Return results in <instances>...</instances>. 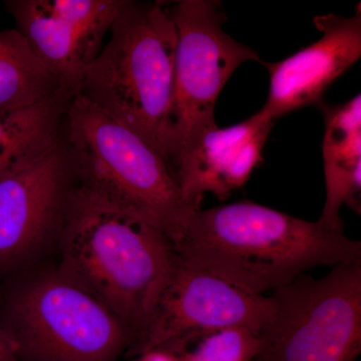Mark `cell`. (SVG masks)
<instances>
[{
	"mask_svg": "<svg viewBox=\"0 0 361 361\" xmlns=\"http://www.w3.org/2000/svg\"><path fill=\"white\" fill-rule=\"evenodd\" d=\"M324 116L322 153L324 167V207L319 221L331 231L344 233L341 211L350 206L360 212L361 94L341 106L320 103Z\"/></svg>",
	"mask_w": 361,
	"mask_h": 361,
	"instance_id": "4fadbf2b",
	"label": "cell"
},
{
	"mask_svg": "<svg viewBox=\"0 0 361 361\" xmlns=\"http://www.w3.org/2000/svg\"><path fill=\"white\" fill-rule=\"evenodd\" d=\"M132 361H179L177 356L165 348H154L132 357Z\"/></svg>",
	"mask_w": 361,
	"mask_h": 361,
	"instance_id": "e0dca14e",
	"label": "cell"
},
{
	"mask_svg": "<svg viewBox=\"0 0 361 361\" xmlns=\"http://www.w3.org/2000/svg\"><path fill=\"white\" fill-rule=\"evenodd\" d=\"M260 336L245 327H230L164 348L179 361H255Z\"/></svg>",
	"mask_w": 361,
	"mask_h": 361,
	"instance_id": "2e32d148",
	"label": "cell"
},
{
	"mask_svg": "<svg viewBox=\"0 0 361 361\" xmlns=\"http://www.w3.org/2000/svg\"><path fill=\"white\" fill-rule=\"evenodd\" d=\"M56 240L59 272L110 310L134 344L151 322L174 270L172 241L75 183Z\"/></svg>",
	"mask_w": 361,
	"mask_h": 361,
	"instance_id": "7a4b0ae2",
	"label": "cell"
},
{
	"mask_svg": "<svg viewBox=\"0 0 361 361\" xmlns=\"http://www.w3.org/2000/svg\"><path fill=\"white\" fill-rule=\"evenodd\" d=\"M109 35L78 94L141 135L173 170L174 20L165 4L125 0Z\"/></svg>",
	"mask_w": 361,
	"mask_h": 361,
	"instance_id": "3957f363",
	"label": "cell"
},
{
	"mask_svg": "<svg viewBox=\"0 0 361 361\" xmlns=\"http://www.w3.org/2000/svg\"><path fill=\"white\" fill-rule=\"evenodd\" d=\"M313 23L322 39L277 63H260L269 73L267 101L260 111L274 122L322 103L330 85L360 59V6L350 18L329 13L316 16Z\"/></svg>",
	"mask_w": 361,
	"mask_h": 361,
	"instance_id": "8fae6325",
	"label": "cell"
},
{
	"mask_svg": "<svg viewBox=\"0 0 361 361\" xmlns=\"http://www.w3.org/2000/svg\"><path fill=\"white\" fill-rule=\"evenodd\" d=\"M275 312L255 361H356L361 353V259L272 291Z\"/></svg>",
	"mask_w": 361,
	"mask_h": 361,
	"instance_id": "8992f818",
	"label": "cell"
},
{
	"mask_svg": "<svg viewBox=\"0 0 361 361\" xmlns=\"http://www.w3.org/2000/svg\"><path fill=\"white\" fill-rule=\"evenodd\" d=\"M274 121L261 111L243 122L202 135L175 168L184 200L200 209L205 194L225 201L250 179L263 161Z\"/></svg>",
	"mask_w": 361,
	"mask_h": 361,
	"instance_id": "7c38bea8",
	"label": "cell"
},
{
	"mask_svg": "<svg viewBox=\"0 0 361 361\" xmlns=\"http://www.w3.org/2000/svg\"><path fill=\"white\" fill-rule=\"evenodd\" d=\"M0 326L20 361H116L133 344L110 310L58 270L9 285Z\"/></svg>",
	"mask_w": 361,
	"mask_h": 361,
	"instance_id": "5b68a950",
	"label": "cell"
},
{
	"mask_svg": "<svg viewBox=\"0 0 361 361\" xmlns=\"http://www.w3.org/2000/svg\"><path fill=\"white\" fill-rule=\"evenodd\" d=\"M75 94L63 90L30 106L0 111V177L37 163L63 142Z\"/></svg>",
	"mask_w": 361,
	"mask_h": 361,
	"instance_id": "5bb4252c",
	"label": "cell"
},
{
	"mask_svg": "<svg viewBox=\"0 0 361 361\" xmlns=\"http://www.w3.org/2000/svg\"><path fill=\"white\" fill-rule=\"evenodd\" d=\"M274 312L272 296L249 293L177 255L151 322L128 353L134 357L230 327H245L260 336Z\"/></svg>",
	"mask_w": 361,
	"mask_h": 361,
	"instance_id": "ba28073f",
	"label": "cell"
},
{
	"mask_svg": "<svg viewBox=\"0 0 361 361\" xmlns=\"http://www.w3.org/2000/svg\"><path fill=\"white\" fill-rule=\"evenodd\" d=\"M75 183L63 140L42 160L0 177V275L56 239Z\"/></svg>",
	"mask_w": 361,
	"mask_h": 361,
	"instance_id": "30bf717a",
	"label": "cell"
},
{
	"mask_svg": "<svg viewBox=\"0 0 361 361\" xmlns=\"http://www.w3.org/2000/svg\"><path fill=\"white\" fill-rule=\"evenodd\" d=\"M0 361H20L13 344L0 326Z\"/></svg>",
	"mask_w": 361,
	"mask_h": 361,
	"instance_id": "ac0fdd59",
	"label": "cell"
},
{
	"mask_svg": "<svg viewBox=\"0 0 361 361\" xmlns=\"http://www.w3.org/2000/svg\"><path fill=\"white\" fill-rule=\"evenodd\" d=\"M177 30L173 171L195 142L217 128L215 106L223 87L246 61L262 59L223 30L220 2L180 0L167 8Z\"/></svg>",
	"mask_w": 361,
	"mask_h": 361,
	"instance_id": "52a82bcc",
	"label": "cell"
},
{
	"mask_svg": "<svg viewBox=\"0 0 361 361\" xmlns=\"http://www.w3.org/2000/svg\"><path fill=\"white\" fill-rule=\"evenodd\" d=\"M75 184L179 239L193 208L172 168L141 135L90 103L71 99L63 125Z\"/></svg>",
	"mask_w": 361,
	"mask_h": 361,
	"instance_id": "277c9868",
	"label": "cell"
},
{
	"mask_svg": "<svg viewBox=\"0 0 361 361\" xmlns=\"http://www.w3.org/2000/svg\"><path fill=\"white\" fill-rule=\"evenodd\" d=\"M125 0H8L7 13L35 56L78 94Z\"/></svg>",
	"mask_w": 361,
	"mask_h": 361,
	"instance_id": "9c48e42d",
	"label": "cell"
},
{
	"mask_svg": "<svg viewBox=\"0 0 361 361\" xmlns=\"http://www.w3.org/2000/svg\"><path fill=\"white\" fill-rule=\"evenodd\" d=\"M63 90L16 28L0 32V111L30 106Z\"/></svg>",
	"mask_w": 361,
	"mask_h": 361,
	"instance_id": "9a60e30c",
	"label": "cell"
},
{
	"mask_svg": "<svg viewBox=\"0 0 361 361\" xmlns=\"http://www.w3.org/2000/svg\"><path fill=\"white\" fill-rule=\"evenodd\" d=\"M173 247L185 262L258 295L312 268L361 259L360 242L344 233L249 201L194 210Z\"/></svg>",
	"mask_w": 361,
	"mask_h": 361,
	"instance_id": "6da1fadb",
	"label": "cell"
}]
</instances>
